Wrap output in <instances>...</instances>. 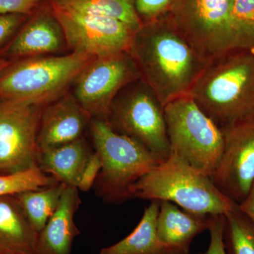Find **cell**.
Wrapping results in <instances>:
<instances>
[{
    "mask_svg": "<svg viewBox=\"0 0 254 254\" xmlns=\"http://www.w3.org/2000/svg\"><path fill=\"white\" fill-rule=\"evenodd\" d=\"M128 53L163 107L190 94L210 64L164 16L142 24Z\"/></svg>",
    "mask_w": 254,
    "mask_h": 254,
    "instance_id": "cell-1",
    "label": "cell"
},
{
    "mask_svg": "<svg viewBox=\"0 0 254 254\" xmlns=\"http://www.w3.org/2000/svg\"><path fill=\"white\" fill-rule=\"evenodd\" d=\"M235 0H173L164 17L209 63L238 50L254 51V29L234 13Z\"/></svg>",
    "mask_w": 254,
    "mask_h": 254,
    "instance_id": "cell-2",
    "label": "cell"
},
{
    "mask_svg": "<svg viewBox=\"0 0 254 254\" xmlns=\"http://www.w3.org/2000/svg\"><path fill=\"white\" fill-rule=\"evenodd\" d=\"M220 128L254 119V51L238 50L209 64L190 94Z\"/></svg>",
    "mask_w": 254,
    "mask_h": 254,
    "instance_id": "cell-3",
    "label": "cell"
},
{
    "mask_svg": "<svg viewBox=\"0 0 254 254\" xmlns=\"http://www.w3.org/2000/svg\"><path fill=\"white\" fill-rule=\"evenodd\" d=\"M129 195L130 198L169 201L190 213L206 216H227L239 209L210 177L173 153L135 182Z\"/></svg>",
    "mask_w": 254,
    "mask_h": 254,
    "instance_id": "cell-4",
    "label": "cell"
},
{
    "mask_svg": "<svg viewBox=\"0 0 254 254\" xmlns=\"http://www.w3.org/2000/svg\"><path fill=\"white\" fill-rule=\"evenodd\" d=\"M97 58L84 53L11 60L0 73V100L44 107L68 93L80 73Z\"/></svg>",
    "mask_w": 254,
    "mask_h": 254,
    "instance_id": "cell-5",
    "label": "cell"
},
{
    "mask_svg": "<svg viewBox=\"0 0 254 254\" xmlns=\"http://www.w3.org/2000/svg\"><path fill=\"white\" fill-rule=\"evenodd\" d=\"M89 130L102 161L95 193L106 203L130 199V187L162 162L138 142L114 131L105 120L92 119Z\"/></svg>",
    "mask_w": 254,
    "mask_h": 254,
    "instance_id": "cell-6",
    "label": "cell"
},
{
    "mask_svg": "<svg viewBox=\"0 0 254 254\" xmlns=\"http://www.w3.org/2000/svg\"><path fill=\"white\" fill-rule=\"evenodd\" d=\"M164 114L171 153L211 178L223 150L221 128L190 95L165 105Z\"/></svg>",
    "mask_w": 254,
    "mask_h": 254,
    "instance_id": "cell-7",
    "label": "cell"
},
{
    "mask_svg": "<svg viewBox=\"0 0 254 254\" xmlns=\"http://www.w3.org/2000/svg\"><path fill=\"white\" fill-rule=\"evenodd\" d=\"M106 122L114 131L138 142L160 161L170 156L164 107L141 78L118 93Z\"/></svg>",
    "mask_w": 254,
    "mask_h": 254,
    "instance_id": "cell-8",
    "label": "cell"
},
{
    "mask_svg": "<svg viewBox=\"0 0 254 254\" xmlns=\"http://www.w3.org/2000/svg\"><path fill=\"white\" fill-rule=\"evenodd\" d=\"M140 78L131 55L123 52L97 58L75 80L71 93L92 119L106 121L118 93Z\"/></svg>",
    "mask_w": 254,
    "mask_h": 254,
    "instance_id": "cell-9",
    "label": "cell"
},
{
    "mask_svg": "<svg viewBox=\"0 0 254 254\" xmlns=\"http://www.w3.org/2000/svg\"><path fill=\"white\" fill-rule=\"evenodd\" d=\"M63 28L68 48L73 53L95 58L128 51L134 30L108 16L80 12L48 1Z\"/></svg>",
    "mask_w": 254,
    "mask_h": 254,
    "instance_id": "cell-10",
    "label": "cell"
},
{
    "mask_svg": "<svg viewBox=\"0 0 254 254\" xmlns=\"http://www.w3.org/2000/svg\"><path fill=\"white\" fill-rule=\"evenodd\" d=\"M43 108L0 100V175L38 165L37 138Z\"/></svg>",
    "mask_w": 254,
    "mask_h": 254,
    "instance_id": "cell-11",
    "label": "cell"
},
{
    "mask_svg": "<svg viewBox=\"0 0 254 254\" xmlns=\"http://www.w3.org/2000/svg\"><path fill=\"white\" fill-rule=\"evenodd\" d=\"M221 129L223 150L211 179L239 205L254 184V119Z\"/></svg>",
    "mask_w": 254,
    "mask_h": 254,
    "instance_id": "cell-12",
    "label": "cell"
},
{
    "mask_svg": "<svg viewBox=\"0 0 254 254\" xmlns=\"http://www.w3.org/2000/svg\"><path fill=\"white\" fill-rule=\"evenodd\" d=\"M67 46L63 28L49 5L42 6L3 50V58L10 60L59 53ZM68 47V46H67Z\"/></svg>",
    "mask_w": 254,
    "mask_h": 254,
    "instance_id": "cell-13",
    "label": "cell"
},
{
    "mask_svg": "<svg viewBox=\"0 0 254 254\" xmlns=\"http://www.w3.org/2000/svg\"><path fill=\"white\" fill-rule=\"evenodd\" d=\"M92 118L68 92L43 107L38 127V152L84 138Z\"/></svg>",
    "mask_w": 254,
    "mask_h": 254,
    "instance_id": "cell-14",
    "label": "cell"
},
{
    "mask_svg": "<svg viewBox=\"0 0 254 254\" xmlns=\"http://www.w3.org/2000/svg\"><path fill=\"white\" fill-rule=\"evenodd\" d=\"M209 216L190 213L169 201H160L157 235L166 254H189L193 239L208 230Z\"/></svg>",
    "mask_w": 254,
    "mask_h": 254,
    "instance_id": "cell-15",
    "label": "cell"
},
{
    "mask_svg": "<svg viewBox=\"0 0 254 254\" xmlns=\"http://www.w3.org/2000/svg\"><path fill=\"white\" fill-rule=\"evenodd\" d=\"M81 200L76 187L65 185L59 204L46 226L38 233L36 254H71L80 234L74 222Z\"/></svg>",
    "mask_w": 254,
    "mask_h": 254,
    "instance_id": "cell-16",
    "label": "cell"
},
{
    "mask_svg": "<svg viewBox=\"0 0 254 254\" xmlns=\"http://www.w3.org/2000/svg\"><path fill=\"white\" fill-rule=\"evenodd\" d=\"M38 235L16 195L0 196V254H36Z\"/></svg>",
    "mask_w": 254,
    "mask_h": 254,
    "instance_id": "cell-17",
    "label": "cell"
},
{
    "mask_svg": "<svg viewBox=\"0 0 254 254\" xmlns=\"http://www.w3.org/2000/svg\"><path fill=\"white\" fill-rule=\"evenodd\" d=\"M93 150L86 137L56 148L38 152L37 165L60 183L77 188L78 182Z\"/></svg>",
    "mask_w": 254,
    "mask_h": 254,
    "instance_id": "cell-18",
    "label": "cell"
},
{
    "mask_svg": "<svg viewBox=\"0 0 254 254\" xmlns=\"http://www.w3.org/2000/svg\"><path fill=\"white\" fill-rule=\"evenodd\" d=\"M159 200H151L136 228L118 243L100 250L99 254H166L157 235Z\"/></svg>",
    "mask_w": 254,
    "mask_h": 254,
    "instance_id": "cell-19",
    "label": "cell"
},
{
    "mask_svg": "<svg viewBox=\"0 0 254 254\" xmlns=\"http://www.w3.org/2000/svg\"><path fill=\"white\" fill-rule=\"evenodd\" d=\"M64 187V184L58 183L16 194L28 220L37 233L43 230L55 213Z\"/></svg>",
    "mask_w": 254,
    "mask_h": 254,
    "instance_id": "cell-20",
    "label": "cell"
},
{
    "mask_svg": "<svg viewBox=\"0 0 254 254\" xmlns=\"http://www.w3.org/2000/svg\"><path fill=\"white\" fill-rule=\"evenodd\" d=\"M51 2L80 11L116 18L137 31L142 22L135 8L134 0H48Z\"/></svg>",
    "mask_w": 254,
    "mask_h": 254,
    "instance_id": "cell-21",
    "label": "cell"
},
{
    "mask_svg": "<svg viewBox=\"0 0 254 254\" xmlns=\"http://www.w3.org/2000/svg\"><path fill=\"white\" fill-rule=\"evenodd\" d=\"M224 242L227 254H254V223L239 209L225 216Z\"/></svg>",
    "mask_w": 254,
    "mask_h": 254,
    "instance_id": "cell-22",
    "label": "cell"
},
{
    "mask_svg": "<svg viewBox=\"0 0 254 254\" xmlns=\"http://www.w3.org/2000/svg\"><path fill=\"white\" fill-rule=\"evenodd\" d=\"M60 183L50 175L43 173L38 165L25 171L0 175V196L16 195L26 190H37Z\"/></svg>",
    "mask_w": 254,
    "mask_h": 254,
    "instance_id": "cell-23",
    "label": "cell"
},
{
    "mask_svg": "<svg viewBox=\"0 0 254 254\" xmlns=\"http://www.w3.org/2000/svg\"><path fill=\"white\" fill-rule=\"evenodd\" d=\"M173 0H134L135 8L142 24L163 17Z\"/></svg>",
    "mask_w": 254,
    "mask_h": 254,
    "instance_id": "cell-24",
    "label": "cell"
},
{
    "mask_svg": "<svg viewBox=\"0 0 254 254\" xmlns=\"http://www.w3.org/2000/svg\"><path fill=\"white\" fill-rule=\"evenodd\" d=\"M225 227V215L209 216L208 230L210 232V243L205 252L198 254H227L224 242Z\"/></svg>",
    "mask_w": 254,
    "mask_h": 254,
    "instance_id": "cell-25",
    "label": "cell"
},
{
    "mask_svg": "<svg viewBox=\"0 0 254 254\" xmlns=\"http://www.w3.org/2000/svg\"><path fill=\"white\" fill-rule=\"evenodd\" d=\"M27 16L22 14L0 15V47L12 39Z\"/></svg>",
    "mask_w": 254,
    "mask_h": 254,
    "instance_id": "cell-26",
    "label": "cell"
},
{
    "mask_svg": "<svg viewBox=\"0 0 254 254\" xmlns=\"http://www.w3.org/2000/svg\"><path fill=\"white\" fill-rule=\"evenodd\" d=\"M101 168V159L98 153L94 150L93 154L88 159L82 173L77 185L78 190L83 192H87L91 190L94 186L95 180Z\"/></svg>",
    "mask_w": 254,
    "mask_h": 254,
    "instance_id": "cell-27",
    "label": "cell"
},
{
    "mask_svg": "<svg viewBox=\"0 0 254 254\" xmlns=\"http://www.w3.org/2000/svg\"><path fill=\"white\" fill-rule=\"evenodd\" d=\"M41 0H0V15L22 14L31 16Z\"/></svg>",
    "mask_w": 254,
    "mask_h": 254,
    "instance_id": "cell-28",
    "label": "cell"
},
{
    "mask_svg": "<svg viewBox=\"0 0 254 254\" xmlns=\"http://www.w3.org/2000/svg\"><path fill=\"white\" fill-rule=\"evenodd\" d=\"M234 13L240 21L254 29V0H235Z\"/></svg>",
    "mask_w": 254,
    "mask_h": 254,
    "instance_id": "cell-29",
    "label": "cell"
},
{
    "mask_svg": "<svg viewBox=\"0 0 254 254\" xmlns=\"http://www.w3.org/2000/svg\"><path fill=\"white\" fill-rule=\"evenodd\" d=\"M239 210L254 223V184L250 193L238 205Z\"/></svg>",
    "mask_w": 254,
    "mask_h": 254,
    "instance_id": "cell-30",
    "label": "cell"
},
{
    "mask_svg": "<svg viewBox=\"0 0 254 254\" xmlns=\"http://www.w3.org/2000/svg\"><path fill=\"white\" fill-rule=\"evenodd\" d=\"M11 60L5 58H0V73L11 63Z\"/></svg>",
    "mask_w": 254,
    "mask_h": 254,
    "instance_id": "cell-31",
    "label": "cell"
}]
</instances>
